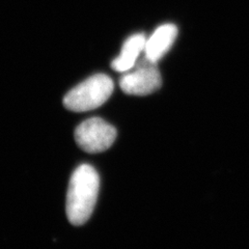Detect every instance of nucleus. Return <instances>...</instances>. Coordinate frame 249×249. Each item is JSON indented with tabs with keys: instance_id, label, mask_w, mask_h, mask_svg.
Masks as SVG:
<instances>
[{
	"instance_id": "nucleus-1",
	"label": "nucleus",
	"mask_w": 249,
	"mask_h": 249,
	"mask_svg": "<svg viewBox=\"0 0 249 249\" xmlns=\"http://www.w3.org/2000/svg\"><path fill=\"white\" fill-rule=\"evenodd\" d=\"M100 189V178L91 165L82 164L71 177L67 193L66 212L73 225L87 222L96 207Z\"/></svg>"
},
{
	"instance_id": "nucleus-2",
	"label": "nucleus",
	"mask_w": 249,
	"mask_h": 249,
	"mask_svg": "<svg viewBox=\"0 0 249 249\" xmlns=\"http://www.w3.org/2000/svg\"><path fill=\"white\" fill-rule=\"evenodd\" d=\"M114 84L105 74H96L70 90L64 98V105L74 112L89 111L102 106L112 95Z\"/></svg>"
},
{
	"instance_id": "nucleus-3",
	"label": "nucleus",
	"mask_w": 249,
	"mask_h": 249,
	"mask_svg": "<svg viewBox=\"0 0 249 249\" xmlns=\"http://www.w3.org/2000/svg\"><path fill=\"white\" fill-rule=\"evenodd\" d=\"M116 130L100 118H91L81 123L75 130L77 145L84 152L98 154L110 147L116 138Z\"/></svg>"
},
{
	"instance_id": "nucleus-4",
	"label": "nucleus",
	"mask_w": 249,
	"mask_h": 249,
	"mask_svg": "<svg viewBox=\"0 0 249 249\" xmlns=\"http://www.w3.org/2000/svg\"><path fill=\"white\" fill-rule=\"evenodd\" d=\"M162 78L156 64L145 56L136 62L132 72L123 75L120 80L122 90L131 96H147L158 90Z\"/></svg>"
},
{
	"instance_id": "nucleus-5",
	"label": "nucleus",
	"mask_w": 249,
	"mask_h": 249,
	"mask_svg": "<svg viewBox=\"0 0 249 249\" xmlns=\"http://www.w3.org/2000/svg\"><path fill=\"white\" fill-rule=\"evenodd\" d=\"M178 36V28L175 24H163L154 31L146 40L144 56L151 61L157 62L169 51Z\"/></svg>"
},
{
	"instance_id": "nucleus-6",
	"label": "nucleus",
	"mask_w": 249,
	"mask_h": 249,
	"mask_svg": "<svg viewBox=\"0 0 249 249\" xmlns=\"http://www.w3.org/2000/svg\"><path fill=\"white\" fill-rule=\"evenodd\" d=\"M146 38L143 34L131 36L124 41L120 55L111 62V67L116 72L124 73L134 68L140 53L144 51Z\"/></svg>"
}]
</instances>
